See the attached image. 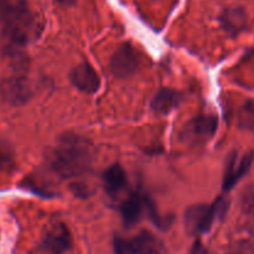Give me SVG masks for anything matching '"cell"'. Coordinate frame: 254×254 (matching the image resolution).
<instances>
[{
	"label": "cell",
	"mask_w": 254,
	"mask_h": 254,
	"mask_svg": "<svg viewBox=\"0 0 254 254\" xmlns=\"http://www.w3.org/2000/svg\"><path fill=\"white\" fill-rule=\"evenodd\" d=\"M0 22L2 24L4 37L11 47L25 46L36 31L34 15L22 1H9L0 16Z\"/></svg>",
	"instance_id": "cell-2"
},
{
	"label": "cell",
	"mask_w": 254,
	"mask_h": 254,
	"mask_svg": "<svg viewBox=\"0 0 254 254\" xmlns=\"http://www.w3.org/2000/svg\"><path fill=\"white\" fill-rule=\"evenodd\" d=\"M183 96L178 91L171 88H161L155 93L150 102L151 111L159 116L171 113L181 103Z\"/></svg>",
	"instance_id": "cell-13"
},
{
	"label": "cell",
	"mask_w": 254,
	"mask_h": 254,
	"mask_svg": "<svg viewBox=\"0 0 254 254\" xmlns=\"http://www.w3.org/2000/svg\"><path fill=\"white\" fill-rule=\"evenodd\" d=\"M57 1L61 5H64V6H71V5H73L77 0H57Z\"/></svg>",
	"instance_id": "cell-17"
},
{
	"label": "cell",
	"mask_w": 254,
	"mask_h": 254,
	"mask_svg": "<svg viewBox=\"0 0 254 254\" xmlns=\"http://www.w3.org/2000/svg\"><path fill=\"white\" fill-rule=\"evenodd\" d=\"M12 165H14V160H12L11 151L4 144H0V170H6Z\"/></svg>",
	"instance_id": "cell-16"
},
{
	"label": "cell",
	"mask_w": 254,
	"mask_h": 254,
	"mask_svg": "<svg viewBox=\"0 0 254 254\" xmlns=\"http://www.w3.org/2000/svg\"><path fill=\"white\" fill-rule=\"evenodd\" d=\"M69 81L78 91L87 94L96 93L101 87V78L88 62L77 64L69 72Z\"/></svg>",
	"instance_id": "cell-10"
},
{
	"label": "cell",
	"mask_w": 254,
	"mask_h": 254,
	"mask_svg": "<svg viewBox=\"0 0 254 254\" xmlns=\"http://www.w3.org/2000/svg\"><path fill=\"white\" fill-rule=\"evenodd\" d=\"M227 210L228 202L222 197L216 200L211 205L198 203V205L190 206L185 212L186 228L193 235L207 233L216 221L223 218Z\"/></svg>",
	"instance_id": "cell-3"
},
{
	"label": "cell",
	"mask_w": 254,
	"mask_h": 254,
	"mask_svg": "<svg viewBox=\"0 0 254 254\" xmlns=\"http://www.w3.org/2000/svg\"><path fill=\"white\" fill-rule=\"evenodd\" d=\"M150 198L144 195L141 191L131 192L123 202L121 203V215L124 225L131 227L140 221L144 210L148 211Z\"/></svg>",
	"instance_id": "cell-11"
},
{
	"label": "cell",
	"mask_w": 254,
	"mask_h": 254,
	"mask_svg": "<svg viewBox=\"0 0 254 254\" xmlns=\"http://www.w3.org/2000/svg\"><path fill=\"white\" fill-rule=\"evenodd\" d=\"M0 96L12 106L25 104L32 96V87L24 74H14L0 82Z\"/></svg>",
	"instance_id": "cell-7"
},
{
	"label": "cell",
	"mask_w": 254,
	"mask_h": 254,
	"mask_svg": "<svg viewBox=\"0 0 254 254\" xmlns=\"http://www.w3.org/2000/svg\"><path fill=\"white\" fill-rule=\"evenodd\" d=\"M221 26L227 34L236 36L240 34L247 24L245 10L241 7H227L220 16Z\"/></svg>",
	"instance_id": "cell-14"
},
{
	"label": "cell",
	"mask_w": 254,
	"mask_h": 254,
	"mask_svg": "<svg viewBox=\"0 0 254 254\" xmlns=\"http://www.w3.org/2000/svg\"><path fill=\"white\" fill-rule=\"evenodd\" d=\"M109 67L117 78H128L133 76L139 67L138 52L129 42L119 45L112 55Z\"/></svg>",
	"instance_id": "cell-6"
},
{
	"label": "cell",
	"mask_w": 254,
	"mask_h": 254,
	"mask_svg": "<svg viewBox=\"0 0 254 254\" xmlns=\"http://www.w3.org/2000/svg\"><path fill=\"white\" fill-rule=\"evenodd\" d=\"M116 254H160L163 245L160 241L149 231H141L129 240L114 238Z\"/></svg>",
	"instance_id": "cell-4"
},
{
	"label": "cell",
	"mask_w": 254,
	"mask_h": 254,
	"mask_svg": "<svg viewBox=\"0 0 254 254\" xmlns=\"http://www.w3.org/2000/svg\"><path fill=\"white\" fill-rule=\"evenodd\" d=\"M7 2H9L7 0H0V16H1V14L4 12V10H5V7H6Z\"/></svg>",
	"instance_id": "cell-18"
},
{
	"label": "cell",
	"mask_w": 254,
	"mask_h": 254,
	"mask_svg": "<svg viewBox=\"0 0 254 254\" xmlns=\"http://www.w3.org/2000/svg\"><path fill=\"white\" fill-rule=\"evenodd\" d=\"M253 160V153H247L245 155L240 156L237 151H235V153L228 155L222 181V190L225 192L232 190L245 178V175L250 171L251 166H252Z\"/></svg>",
	"instance_id": "cell-9"
},
{
	"label": "cell",
	"mask_w": 254,
	"mask_h": 254,
	"mask_svg": "<svg viewBox=\"0 0 254 254\" xmlns=\"http://www.w3.org/2000/svg\"><path fill=\"white\" fill-rule=\"evenodd\" d=\"M218 126L215 114L197 116L185 124L180 133V138L186 143L203 144L213 138Z\"/></svg>",
	"instance_id": "cell-5"
},
{
	"label": "cell",
	"mask_w": 254,
	"mask_h": 254,
	"mask_svg": "<svg viewBox=\"0 0 254 254\" xmlns=\"http://www.w3.org/2000/svg\"><path fill=\"white\" fill-rule=\"evenodd\" d=\"M72 237L64 223L56 222L45 232L39 246L40 254H64L71 248Z\"/></svg>",
	"instance_id": "cell-8"
},
{
	"label": "cell",
	"mask_w": 254,
	"mask_h": 254,
	"mask_svg": "<svg viewBox=\"0 0 254 254\" xmlns=\"http://www.w3.org/2000/svg\"><path fill=\"white\" fill-rule=\"evenodd\" d=\"M94 149L91 141L76 133H64L46 156V168L59 179L81 178L92 168Z\"/></svg>",
	"instance_id": "cell-1"
},
{
	"label": "cell",
	"mask_w": 254,
	"mask_h": 254,
	"mask_svg": "<svg viewBox=\"0 0 254 254\" xmlns=\"http://www.w3.org/2000/svg\"><path fill=\"white\" fill-rule=\"evenodd\" d=\"M103 184L109 197H118L128 186V179L124 169L119 164H113L109 166L103 174Z\"/></svg>",
	"instance_id": "cell-12"
},
{
	"label": "cell",
	"mask_w": 254,
	"mask_h": 254,
	"mask_svg": "<svg viewBox=\"0 0 254 254\" xmlns=\"http://www.w3.org/2000/svg\"><path fill=\"white\" fill-rule=\"evenodd\" d=\"M238 126L243 129H254V101L246 102L240 111Z\"/></svg>",
	"instance_id": "cell-15"
}]
</instances>
